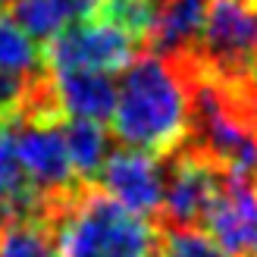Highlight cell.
I'll list each match as a JSON object with an SVG mask.
<instances>
[{
  "label": "cell",
  "instance_id": "cell-17",
  "mask_svg": "<svg viewBox=\"0 0 257 257\" xmlns=\"http://www.w3.org/2000/svg\"><path fill=\"white\" fill-rule=\"evenodd\" d=\"M254 88H257V75H254Z\"/></svg>",
  "mask_w": 257,
  "mask_h": 257
},
{
  "label": "cell",
  "instance_id": "cell-15",
  "mask_svg": "<svg viewBox=\"0 0 257 257\" xmlns=\"http://www.w3.org/2000/svg\"><path fill=\"white\" fill-rule=\"evenodd\" d=\"M157 257H232V254L198 226H160Z\"/></svg>",
  "mask_w": 257,
  "mask_h": 257
},
{
  "label": "cell",
  "instance_id": "cell-3",
  "mask_svg": "<svg viewBox=\"0 0 257 257\" xmlns=\"http://www.w3.org/2000/svg\"><path fill=\"white\" fill-rule=\"evenodd\" d=\"M191 63L223 79L257 75V0H210Z\"/></svg>",
  "mask_w": 257,
  "mask_h": 257
},
{
  "label": "cell",
  "instance_id": "cell-6",
  "mask_svg": "<svg viewBox=\"0 0 257 257\" xmlns=\"http://www.w3.org/2000/svg\"><path fill=\"white\" fill-rule=\"evenodd\" d=\"M16 145L22 166L32 185L47 201H60L79 191L85 182L79 179L63 135V119L54 116H16Z\"/></svg>",
  "mask_w": 257,
  "mask_h": 257
},
{
  "label": "cell",
  "instance_id": "cell-12",
  "mask_svg": "<svg viewBox=\"0 0 257 257\" xmlns=\"http://www.w3.org/2000/svg\"><path fill=\"white\" fill-rule=\"evenodd\" d=\"M57 232L47 216L0 220V257H54Z\"/></svg>",
  "mask_w": 257,
  "mask_h": 257
},
{
  "label": "cell",
  "instance_id": "cell-11",
  "mask_svg": "<svg viewBox=\"0 0 257 257\" xmlns=\"http://www.w3.org/2000/svg\"><path fill=\"white\" fill-rule=\"evenodd\" d=\"M63 135H66V148L79 179L85 185H94L100 166L110 157V138L107 128L94 119H63Z\"/></svg>",
  "mask_w": 257,
  "mask_h": 257
},
{
  "label": "cell",
  "instance_id": "cell-5",
  "mask_svg": "<svg viewBox=\"0 0 257 257\" xmlns=\"http://www.w3.org/2000/svg\"><path fill=\"white\" fill-rule=\"evenodd\" d=\"M141 47L132 35L110 25L104 19H85L69 25L63 35L44 44V66L50 72L66 69H94V72H119L141 57Z\"/></svg>",
  "mask_w": 257,
  "mask_h": 257
},
{
  "label": "cell",
  "instance_id": "cell-7",
  "mask_svg": "<svg viewBox=\"0 0 257 257\" xmlns=\"http://www.w3.org/2000/svg\"><path fill=\"white\" fill-rule=\"evenodd\" d=\"M163 179H166V157L122 148L107 157L94 182L132 213L157 220L163 207Z\"/></svg>",
  "mask_w": 257,
  "mask_h": 257
},
{
  "label": "cell",
  "instance_id": "cell-8",
  "mask_svg": "<svg viewBox=\"0 0 257 257\" xmlns=\"http://www.w3.org/2000/svg\"><path fill=\"white\" fill-rule=\"evenodd\" d=\"M50 85H54V100L63 116L94 119V122L113 119L119 88L113 85L110 72H94V69L50 72Z\"/></svg>",
  "mask_w": 257,
  "mask_h": 257
},
{
  "label": "cell",
  "instance_id": "cell-10",
  "mask_svg": "<svg viewBox=\"0 0 257 257\" xmlns=\"http://www.w3.org/2000/svg\"><path fill=\"white\" fill-rule=\"evenodd\" d=\"M10 13L25 35L35 41H50L75 22L97 16V0H13Z\"/></svg>",
  "mask_w": 257,
  "mask_h": 257
},
{
  "label": "cell",
  "instance_id": "cell-2",
  "mask_svg": "<svg viewBox=\"0 0 257 257\" xmlns=\"http://www.w3.org/2000/svg\"><path fill=\"white\" fill-rule=\"evenodd\" d=\"M60 257H157L160 226L138 216L100 185H82L54 207Z\"/></svg>",
  "mask_w": 257,
  "mask_h": 257
},
{
  "label": "cell",
  "instance_id": "cell-1",
  "mask_svg": "<svg viewBox=\"0 0 257 257\" xmlns=\"http://www.w3.org/2000/svg\"><path fill=\"white\" fill-rule=\"evenodd\" d=\"M188 132L191 94L182 63L157 54L135 57L119 82L113 135L125 148L170 157L179 148H185Z\"/></svg>",
  "mask_w": 257,
  "mask_h": 257
},
{
  "label": "cell",
  "instance_id": "cell-9",
  "mask_svg": "<svg viewBox=\"0 0 257 257\" xmlns=\"http://www.w3.org/2000/svg\"><path fill=\"white\" fill-rule=\"evenodd\" d=\"M207 4L210 0H163V10H160L157 29L148 41V50L170 60L188 57L201 41Z\"/></svg>",
  "mask_w": 257,
  "mask_h": 257
},
{
  "label": "cell",
  "instance_id": "cell-4",
  "mask_svg": "<svg viewBox=\"0 0 257 257\" xmlns=\"http://www.w3.org/2000/svg\"><path fill=\"white\" fill-rule=\"evenodd\" d=\"M226 170L195 148H179L166 157L163 207L157 226H204L210 207L226 188Z\"/></svg>",
  "mask_w": 257,
  "mask_h": 257
},
{
  "label": "cell",
  "instance_id": "cell-14",
  "mask_svg": "<svg viewBox=\"0 0 257 257\" xmlns=\"http://www.w3.org/2000/svg\"><path fill=\"white\" fill-rule=\"evenodd\" d=\"M0 69L7 72H41L44 66V50L35 47V38L25 35V29L4 16L0 10Z\"/></svg>",
  "mask_w": 257,
  "mask_h": 257
},
{
  "label": "cell",
  "instance_id": "cell-16",
  "mask_svg": "<svg viewBox=\"0 0 257 257\" xmlns=\"http://www.w3.org/2000/svg\"><path fill=\"white\" fill-rule=\"evenodd\" d=\"M10 4H13V0H0V10H7Z\"/></svg>",
  "mask_w": 257,
  "mask_h": 257
},
{
  "label": "cell",
  "instance_id": "cell-13",
  "mask_svg": "<svg viewBox=\"0 0 257 257\" xmlns=\"http://www.w3.org/2000/svg\"><path fill=\"white\" fill-rule=\"evenodd\" d=\"M163 0H97V19L122 29L148 50V41L157 29Z\"/></svg>",
  "mask_w": 257,
  "mask_h": 257
}]
</instances>
